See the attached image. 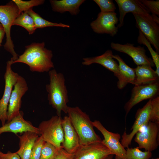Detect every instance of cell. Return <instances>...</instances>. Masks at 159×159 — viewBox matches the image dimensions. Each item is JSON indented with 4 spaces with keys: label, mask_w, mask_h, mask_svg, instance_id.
<instances>
[{
    "label": "cell",
    "mask_w": 159,
    "mask_h": 159,
    "mask_svg": "<svg viewBox=\"0 0 159 159\" xmlns=\"http://www.w3.org/2000/svg\"><path fill=\"white\" fill-rule=\"evenodd\" d=\"M24 52L13 64L21 63L28 65L32 72H48L54 67L51 50L45 47V43H32L25 47Z\"/></svg>",
    "instance_id": "cell-1"
},
{
    "label": "cell",
    "mask_w": 159,
    "mask_h": 159,
    "mask_svg": "<svg viewBox=\"0 0 159 159\" xmlns=\"http://www.w3.org/2000/svg\"><path fill=\"white\" fill-rule=\"evenodd\" d=\"M49 83L46 86L49 104L61 116L62 112L67 114L69 102L68 90L63 74L54 69L48 72Z\"/></svg>",
    "instance_id": "cell-2"
},
{
    "label": "cell",
    "mask_w": 159,
    "mask_h": 159,
    "mask_svg": "<svg viewBox=\"0 0 159 159\" xmlns=\"http://www.w3.org/2000/svg\"><path fill=\"white\" fill-rule=\"evenodd\" d=\"M70 120L77 133L81 145L101 142L102 140L95 132L88 115L76 106H68L67 113Z\"/></svg>",
    "instance_id": "cell-3"
},
{
    "label": "cell",
    "mask_w": 159,
    "mask_h": 159,
    "mask_svg": "<svg viewBox=\"0 0 159 159\" xmlns=\"http://www.w3.org/2000/svg\"><path fill=\"white\" fill-rule=\"evenodd\" d=\"M19 15L18 8L12 0L5 5H0V23L4 28L6 38L4 47L12 55L11 59L14 61L17 59L19 56L14 49L11 29L14 20Z\"/></svg>",
    "instance_id": "cell-4"
},
{
    "label": "cell",
    "mask_w": 159,
    "mask_h": 159,
    "mask_svg": "<svg viewBox=\"0 0 159 159\" xmlns=\"http://www.w3.org/2000/svg\"><path fill=\"white\" fill-rule=\"evenodd\" d=\"M62 120L61 116H53L48 120L42 121L38 127L40 136L44 140L51 144L59 149L62 148L64 140Z\"/></svg>",
    "instance_id": "cell-5"
},
{
    "label": "cell",
    "mask_w": 159,
    "mask_h": 159,
    "mask_svg": "<svg viewBox=\"0 0 159 159\" xmlns=\"http://www.w3.org/2000/svg\"><path fill=\"white\" fill-rule=\"evenodd\" d=\"M159 81L151 84L134 86L131 91V97L124 106L125 117L131 109L141 102L151 99L158 96Z\"/></svg>",
    "instance_id": "cell-6"
},
{
    "label": "cell",
    "mask_w": 159,
    "mask_h": 159,
    "mask_svg": "<svg viewBox=\"0 0 159 159\" xmlns=\"http://www.w3.org/2000/svg\"><path fill=\"white\" fill-rule=\"evenodd\" d=\"M14 61L11 59L6 62L4 75L5 86L3 96L0 100V120L2 126L6 123L7 120V112L9 100L13 88L19 74L12 69L11 66Z\"/></svg>",
    "instance_id": "cell-7"
},
{
    "label": "cell",
    "mask_w": 159,
    "mask_h": 159,
    "mask_svg": "<svg viewBox=\"0 0 159 159\" xmlns=\"http://www.w3.org/2000/svg\"><path fill=\"white\" fill-rule=\"evenodd\" d=\"M137 27L159 53V25L153 19L151 14H133Z\"/></svg>",
    "instance_id": "cell-8"
},
{
    "label": "cell",
    "mask_w": 159,
    "mask_h": 159,
    "mask_svg": "<svg viewBox=\"0 0 159 159\" xmlns=\"http://www.w3.org/2000/svg\"><path fill=\"white\" fill-rule=\"evenodd\" d=\"M145 126L144 130L136 133L134 140L139 149L151 152L156 150L158 145L159 124L149 121Z\"/></svg>",
    "instance_id": "cell-9"
},
{
    "label": "cell",
    "mask_w": 159,
    "mask_h": 159,
    "mask_svg": "<svg viewBox=\"0 0 159 159\" xmlns=\"http://www.w3.org/2000/svg\"><path fill=\"white\" fill-rule=\"evenodd\" d=\"M94 127H95L102 134L104 139L101 142L115 155L116 159H125L126 150L122 145L120 140V135L115 133L107 130L99 120L92 122Z\"/></svg>",
    "instance_id": "cell-10"
},
{
    "label": "cell",
    "mask_w": 159,
    "mask_h": 159,
    "mask_svg": "<svg viewBox=\"0 0 159 159\" xmlns=\"http://www.w3.org/2000/svg\"><path fill=\"white\" fill-rule=\"evenodd\" d=\"M14 87L8 104L6 123L20 113L21 99L28 89L25 80L19 75Z\"/></svg>",
    "instance_id": "cell-11"
},
{
    "label": "cell",
    "mask_w": 159,
    "mask_h": 159,
    "mask_svg": "<svg viewBox=\"0 0 159 159\" xmlns=\"http://www.w3.org/2000/svg\"><path fill=\"white\" fill-rule=\"evenodd\" d=\"M118 19L115 12H100L97 19L92 21L90 26L93 31L100 34H106L112 37L117 33L118 28L116 26Z\"/></svg>",
    "instance_id": "cell-12"
},
{
    "label": "cell",
    "mask_w": 159,
    "mask_h": 159,
    "mask_svg": "<svg viewBox=\"0 0 159 159\" xmlns=\"http://www.w3.org/2000/svg\"><path fill=\"white\" fill-rule=\"evenodd\" d=\"M151 100V99L149 100L142 108L138 110L135 120L131 129V132L127 134L125 131L122 135L121 143L125 148H129L134 135L149 121Z\"/></svg>",
    "instance_id": "cell-13"
},
{
    "label": "cell",
    "mask_w": 159,
    "mask_h": 159,
    "mask_svg": "<svg viewBox=\"0 0 159 159\" xmlns=\"http://www.w3.org/2000/svg\"><path fill=\"white\" fill-rule=\"evenodd\" d=\"M110 46L112 49L130 56L137 66L148 65L151 67L155 66L152 59L146 55L143 47L140 46L135 47L130 43L123 44L113 42L111 43Z\"/></svg>",
    "instance_id": "cell-14"
},
{
    "label": "cell",
    "mask_w": 159,
    "mask_h": 159,
    "mask_svg": "<svg viewBox=\"0 0 159 159\" xmlns=\"http://www.w3.org/2000/svg\"><path fill=\"white\" fill-rule=\"evenodd\" d=\"M74 154V159H104L112 154L101 141L80 145Z\"/></svg>",
    "instance_id": "cell-15"
},
{
    "label": "cell",
    "mask_w": 159,
    "mask_h": 159,
    "mask_svg": "<svg viewBox=\"0 0 159 159\" xmlns=\"http://www.w3.org/2000/svg\"><path fill=\"white\" fill-rule=\"evenodd\" d=\"M27 131L36 133L40 135L38 127L34 126L29 121L24 120L22 112L14 117L10 122L0 127V135L3 133L12 132L15 134Z\"/></svg>",
    "instance_id": "cell-16"
},
{
    "label": "cell",
    "mask_w": 159,
    "mask_h": 159,
    "mask_svg": "<svg viewBox=\"0 0 159 159\" xmlns=\"http://www.w3.org/2000/svg\"><path fill=\"white\" fill-rule=\"evenodd\" d=\"M115 1L118 6L119 11L118 28L123 25L124 17L127 13L142 15L150 14L149 10L140 0H115Z\"/></svg>",
    "instance_id": "cell-17"
},
{
    "label": "cell",
    "mask_w": 159,
    "mask_h": 159,
    "mask_svg": "<svg viewBox=\"0 0 159 159\" xmlns=\"http://www.w3.org/2000/svg\"><path fill=\"white\" fill-rule=\"evenodd\" d=\"M64 140L62 148L67 152L74 154L81 145L78 136L68 116L62 119Z\"/></svg>",
    "instance_id": "cell-18"
},
{
    "label": "cell",
    "mask_w": 159,
    "mask_h": 159,
    "mask_svg": "<svg viewBox=\"0 0 159 159\" xmlns=\"http://www.w3.org/2000/svg\"><path fill=\"white\" fill-rule=\"evenodd\" d=\"M111 50H108L103 54L91 57H86L83 59L82 64L88 66L93 63L99 64L112 72L116 77L119 73L118 65L112 57Z\"/></svg>",
    "instance_id": "cell-19"
},
{
    "label": "cell",
    "mask_w": 159,
    "mask_h": 159,
    "mask_svg": "<svg viewBox=\"0 0 159 159\" xmlns=\"http://www.w3.org/2000/svg\"><path fill=\"white\" fill-rule=\"evenodd\" d=\"M113 58L118 61L119 73L116 77L118 79L117 86L120 90L124 88L128 84L133 85L135 78L134 68L129 66L118 55H113Z\"/></svg>",
    "instance_id": "cell-20"
},
{
    "label": "cell",
    "mask_w": 159,
    "mask_h": 159,
    "mask_svg": "<svg viewBox=\"0 0 159 159\" xmlns=\"http://www.w3.org/2000/svg\"><path fill=\"white\" fill-rule=\"evenodd\" d=\"M134 69L135 73L134 86L150 84L159 81V77L149 65H138Z\"/></svg>",
    "instance_id": "cell-21"
},
{
    "label": "cell",
    "mask_w": 159,
    "mask_h": 159,
    "mask_svg": "<svg viewBox=\"0 0 159 159\" xmlns=\"http://www.w3.org/2000/svg\"><path fill=\"white\" fill-rule=\"evenodd\" d=\"M39 136L37 134L31 131L26 132L21 135H18L19 148L16 152L21 159H30L34 145Z\"/></svg>",
    "instance_id": "cell-22"
},
{
    "label": "cell",
    "mask_w": 159,
    "mask_h": 159,
    "mask_svg": "<svg viewBox=\"0 0 159 159\" xmlns=\"http://www.w3.org/2000/svg\"><path fill=\"white\" fill-rule=\"evenodd\" d=\"M84 0H51L50 1L53 11L64 13L68 11L73 15H77L79 12L80 6Z\"/></svg>",
    "instance_id": "cell-23"
},
{
    "label": "cell",
    "mask_w": 159,
    "mask_h": 159,
    "mask_svg": "<svg viewBox=\"0 0 159 159\" xmlns=\"http://www.w3.org/2000/svg\"><path fill=\"white\" fill-rule=\"evenodd\" d=\"M14 25L24 28L29 34H33L36 29L33 18L26 12L21 13L14 20L12 25Z\"/></svg>",
    "instance_id": "cell-24"
},
{
    "label": "cell",
    "mask_w": 159,
    "mask_h": 159,
    "mask_svg": "<svg viewBox=\"0 0 159 159\" xmlns=\"http://www.w3.org/2000/svg\"><path fill=\"white\" fill-rule=\"evenodd\" d=\"M33 18L37 29L47 27L57 26L69 28L70 26L62 23H56L49 21L42 18L39 15L36 13L32 8L26 11Z\"/></svg>",
    "instance_id": "cell-25"
},
{
    "label": "cell",
    "mask_w": 159,
    "mask_h": 159,
    "mask_svg": "<svg viewBox=\"0 0 159 159\" xmlns=\"http://www.w3.org/2000/svg\"><path fill=\"white\" fill-rule=\"evenodd\" d=\"M137 41L140 44H143L145 45L149 50L151 55L152 60L156 67L155 72L158 76L159 77V55L156 52L154 51L151 46V44L141 32L139 30V35Z\"/></svg>",
    "instance_id": "cell-26"
},
{
    "label": "cell",
    "mask_w": 159,
    "mask_h": 159,
    "mask_svg": "<svg viewBox=\"0 0 159 159\" xmlns=\"http://www.w3.org/2000/svg\"><path fill=\"white\" fill-rule=\"evenodd\" d=\"M152 156L151 152L142 151L138 147L127 148L126 150L125 159H149Z\"/></svg>",
    "instance_id": "cell-27"
},
{
    "label": "cell",
    "mask_w": 159,
    "mask_h": 159,
    "mask_svg": "<svg viewBox=\"0 0 159 159\" xmlns=\"http://www.w3.org/2000/svg\"><path fill=\"white\" fill-rule=\"evenodd\" d=\"M12 1L17 6L19 15L34 6L43 4L45 1L43 0H32L29 1H23L21 0H12Z\"/></svg>",
    "instance_id": "cell-28"
},
{
    "label": "cell",
    "mask_w": 159,
    "mask_h": 159,
    "mask_svg": "<svg viewBox=\"0 0 159 159\" xmlns=\"http://www.w3.org/2000/svg\"><path fill=\"white\" fill-rule=\"evenodd\" d=\"M59 150L51 144L45 142L42 148L40 159H54L57 155Z\"/></svg>",
    "instance_id": "cell-29"
},
{
    "label": "cell",
    "mask_w": 159,
    "mask_h": 159,
    "mask_svg": "<svg viewBox=\"0 0 159 159\" xmlns=\"http://www.w3.org/2000/svg\"><path fill=\"white\" fill-rule=\"evenodd\" d=\"M149 121L159 124V96L151 99Z\"/></svg>",
    "instance_id": "cell-30"
},
{
    "label": "cell",
    "mask_w": 159,
    "mask_h": 159,
    "mask_svg": "<svg viewBox=\"0 0 159 159\" xmlns=\"http://www.w3.org/2000/svg\"><path fill=\"white\" fill-rule=\"evenodd\" d=\"M100 7L101 12H115L116 7L112 0H94Z\"/></svg>",
    "instance_id": "cell-31"
},
{
    "label": "cell",
    "mask_w": 159,
    "mask_h": 159,
    "mask_svg": "<svg viewBox=\"0 0 159 159\" xmlns=\"http://www.w3.org/2000/svg\"><path fill=\"white\" fill-rule=\"evenodd\" d=\"M45 142L41 136L38 138L34 145L30 159H40L42 148Z\"/></svg>",
    "instance_id": "cell-32"
},
{
    "label": "cell",
    "mask_w": 159,
    "mask_h": 159,
    "mask_svg": "<svg viewBox=\"0 0 159 159\" xmlns=\"http://www.w3.org/2000/svg\"><path fill=\"white\" fill-rule=\"evenodd\" d=\"M143 4L149 10L152 14L159 16V0H140Z\"/></svg>",
    "instance_id": "cell-33"
},
{
    "label": "cell",
    "mask_w": 159,
    "mask_h": 159,
    "mask_svg": "<svg viewBox=\"0 0 159 159\" xmlns=\"http://www.w3.org/2000/svg\"><path fill=\"white\" fill-rule=\"evenodd\" d=\"M54 159H74V154L69 153L62 148L59 150L58 154Z\"/></svg>",
    "instance_id": "cell-34"
},
{
    "label": "cell",
    "mask_w": 159,
    "mask_h": 159,
    "mask_svg": "<svg viewBox=\"0 0 159 159\" xmlns=\"http://www.w3.org/2000/svg\"><path fill=\"white\" fill-rule=\"evenodd\" d=\"M0 159H21L19 156L16 153L8 151L6 153L0 150Z\"/></svg>",
    "instance_id": "cell-35"
},
{
    "label": "cell",
    "mask_w": 159,
    "mask_h": 159,
    "mask_svg": "<svg viewBox=\"0 0 159 159\" xmlns=\"http://www.w3.org/2000/svg\"><path fill=\"white\" fill-rule=\"evenodd\" d=\"M5 34V32L4 28L0 23V47Z\"/></svg>",
    "instance_id": "cell-36"
},
{
    "label": "cell",
    "mask_w": 159,
    "mask_h": 159,
    "mask_svg": "<svg viewBox=\"0 0 159 159\" xmlns=\"http://www.w3.org/2000/svg\"><path fill=\"white\" fill-rule=\"evenodd\" d=\"M114 155L113 154L110 155L104 159H113Z\"/></svg>",
    "instance_id": "cell-37"
},
{
    "label": "cell",
    "mask_w": 159,
    "mask_h": 159,
    "mask_svg": "<svg viewBox=\"0 0 159 159\" xmlns=\"http://www.w3.org/2000/svg\"><path fill=\"white\" fill-rule=\"evenodd\" d=\"M152 159H159V158H152Z\"/></svg>",
    "instance_id": "cell-38"
}]
</instances>
